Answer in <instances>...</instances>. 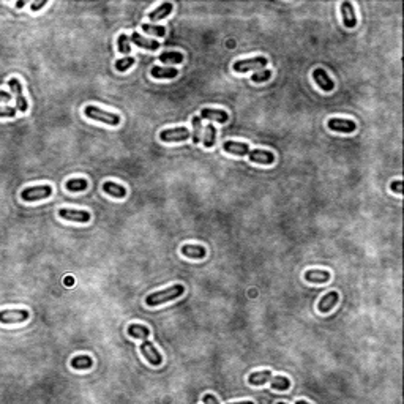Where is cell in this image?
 I'll return each mask as SVG.
<instances>
[{"label":"cell","instance_id":"20","mask_svg":"<svg viewBox=\"0 0 404 404\" xmlns=\"http://www.w3.org/2000/svg\"><path fill=\"white\" fill-rule=\"evenodd\" d=\"M179 75L177 68H164V66H153L152 76L157 79H172Z\"/></svg>","mask_w":404,"mask_h":404},{"label":"cell","instance_id":"21","mask_svg":"<svg viewBox=\"0 0 404 404\" xmlns=\"http://www.w3.org/2000/svg\"><path fill=\"white\" fill-rule=\"evenodd\" d=\"M305 280L308 283H327L330 280V273L325 270H306Z\"/></svg>","mask_w":404,"mask_h":404},{"label":"cell","instance_id":"9","mask_svg":"<svg viewBox=\"0 0 404 404\" xmlns=\"http://www.w3.org/2000/svg\"><path fill=\"white\" fill-rule=\"evenodd\" d=\"M59 217L68 221H76V223H89L90 213L85 210H73V208H60Z\"/></svg>","mask_w":404,"mask_h":404},{"label":"cell","instance_id":"26","mask_svg":"<svg viewBox=\"0 0 404 404\" xmlns=\"http://www.w3.org/2000/svg\"><path fill=\"white\" fill-rule=\"evenodd\" d=\"M160 62L163 63H182L183 62V54L177 51H169L160 56Z\"/></svg>","mask_w":404,"mask_h":404},{"label":"cell","instance_id":"25","mask_svg":"<svg viewBox=\"0 0 404 404\" xmlns=\"http://www.w3.org/2000/svg\"><path fill=\"white\" fill-rule=\"evenodd\" d=\"M87 186H89V182L85 179H70L66 182V190L71 191V193H76V191H84L87 190Z\"/></svg>","mask_w":404,"mask_h":404},{"label":"cell","instance_id":"22","mask_svg":"<svg viewBox=\"0 0 404 404\" xmlns=\"http://www.w3.org/2000/svg\"><path fill=\"white\" fill-rule=\"evenodd\" d=\"M270 379H272V371H258L248 376V382L251 385H264L265 382H270Z\"/></svg>","mask_w":404,"mask_h":404},{"label":"cell","instance_id":"1","mask_svg":"<svg viewBox=\"0 0 404 404\" xmlns=\"http://www.w3.org/2000/svg\"><path fill=\"white\" fill-rule=\"evenodd\" d=\"M128 335L131 338L141 340V352L147 359V362L152 363L153 366H160L163 363V357L157 351V347L152 344V341L149 340L150 336V328L145 327L142 324H131L128 327Z\"/></svg>","mask_w":404,"mask_h":404},{"label":"cell","instance_id":"8","mask_svg":"<svg viewBox=\"0 0 404 404\" xmlns=\"http://www.w3.org/2000/svg\"><path fill=\"white\" fill-rule=\"evenodd\" d=\"M8 85H10L11 92L15 93V97H16V109L21 111V112H25L27 109H29V103H27V100H25L24 93H22L21 82H19L16 78H13V79L8 81Z\"/></svg>","mask_w":404,"mask_h":404},{"label":"cell","instance_id":"4","mask_svg":"<svg viewBox=\"0 0 404 404\" xmlns=\"http://www.w3.org/2000/svg\"><path fill=\"white\" fill-rule=\"evenodd\" d=\"M268 60L265 57H253V59H245V60H237L234 62L232 68L237 73H246L250 70H261L265 68Z\"/></svg>","mask_w":404,"mask_h":404},{"label":"cell","instance_id":"32","mask_svg":"<svg viewBox=\"0 0 404 404\" xmlns=\"http://www.w3.org/2000/svg\"><path fill=\"white\" fill-rule=\"evenodd\" d=\"M134 65V59L133 57H125V59H120L116 62V70L117 71H126L128 68H131Z\"/></svg>","mask_w":404,"mask_h":404},{"label":"cell","instance_id":"7","mask_svg":"<svg viewBox=\"0 0 404 404\" xmlns=\"http://www.w3.org/2000/svg\"><path fill=\"white\" fill-rule=\"evenodd\" d=\"M27 309H2L0 311V324H18L29 319Z\"/></svg>","mask_w":404,"mask_h":404},{"label":"cell","instance_id":"41","mask_svg":"<svg viewBox=\"0 0 404 404\" xmlns=\"http://www.w3.org/2000/svg\"><path fill=\"white\" fill-rule=\"evenodd\" d=\"M65 283H66V284H68V286H71V284H73V280H71V277L66 278V281H65Z\"/></svg>","mask_w":404,"mask_h":404},{"label":"cell","instance_id":"11","mask_svg":"<svg viewBox=\"0 0 404 404\" xmlns=\"http://www.w3.org/2000/svg\"><path fill=\"white\" fill-rule=\"evenodd\" d=\"M328 128L338 133H354L355 131V122L352 120H344V119H330L328 120Z\"/></svg>","mask_w":404,"mask_h":404},{"label":"cell","instance_id":"23","mask_svg":"<svg viewBox=\"0 0 404 404\" xmlns=\"http://www.w3.org/2000/svg\"><path fill=\"white\" fill-rule=\"evenodd\" d=\"M172 8H174L172 3H163V5H160L157 10H153L152 13H149V18L152 19V21H160V19L169 16L172 13Z\"/></svg>","mask_w":404,"mask_h":404},{"label":"cell","instance_id":"33","mask_svg":"<svg viewBox=\"0 0 404 404\" xmlns=\"http://www.w3.org/2000/svg\"><path fill=\"white\" fill-rule=\"evenodd\" d=\"M272 76V71L270 70H264V71H259V73H254L251 76V81L253 82H265Z\"/></svg>","mask_w":404,"mask_h":404},{"label":"cell","instance_id":"5","mask_svg":"<svg viewBox=\"0 0 404 404\" xmlns=\"http://www.w3.org/2000/svg\"><path fill=\"white\" fill-rule=\"evenodd\" d=\"M190 136H191L190 128L177 126V128H169V130L161 131L160 139L163 142H182V141H186Z\"/></svg>","mask_w":404,"mask_h":404},{"label":"cell","instance_id":"37","mask_svg":"<svg viewBox=\"0 0 404 404\" xmlns=\"http://www.w3.org/2000/svg\"><path fill=\"white\" fill-rule=\"evenodd\" d=\"M46 3H48V0H43V2H33L30 8H32V11H38V10H41Z\"/></svg>","mask_w":404,"mask_h":404},{"label":"cell","instance_id":"13","mask_svg":"<svg viewBox=\"0 0 404 404\" xmlns=\"http://www.w3.org/2000/svg\"><path fill=\"white\" fill-rule=\"evenodd\" d=\"M338 302H340V294L336 292V291H332V292L325 294L324 297H322V299L319 300V305H318L319 313H328V311H332L333 306H335Z\"/></svg>","mask_w":404,"mask_h":404},{"label":"cell","instance_id":"30","mask_svg":"<svg viewBox=\"0 0 404 404\" xmlns=\"http://www.w3.org/2000/svg\"><path fill=\"white\" fill-rule=\"evenodd\" d=\"M142 30L145 33H150V35H155V37H164V33H166V29H164V25H150V24H142Z\"/></svg>","mask_w":404,"mask_h":404},{"label":"cell","instance_id":"34","mask_svg":"<svg viewBox=\"0 0 404 404\" xmlns=\"http://www.w3.org/2000/svg\"><path fill=\"white\" fill-rule=\"evenodd\" d=\"M16 112H18V109H16V107H11V106H5V107H0V117H8V119H15V117H16Z\"/></svg>","mask_w":404,"mask_h":404},{"label":"cell","instance_id":"42","mask_svg":"<svg viewBox=\"0 0 404 404\" xmlns=\"http://www.w3.org/2000/svg\"><path fill=\"white\" fill-rule=\"evenodd\" d=\"M295 404H309V403H308V401H305V400H299V401L295 403Z\"/></svg>","mask_w":404,"mask_h":404},{"label":"cell","instance_id":"17","mask_svg":"<svg viewBox=\"0 0 404 404\" xmlns=\"http://www.w3.org/2000/svg\"><path fill=\"white\" fill-rule=\"evenodd\" d=\"M130 41H133L134 44H138L139 48H144V49H149V51H153V49H158L160 48V43L157 41V40L144 38V37H141L138 32H134L133 35L130 37Z\"/></svg>","mask_w":404,"mask_h":404},{"label":"cell","instance_id":"18","mask_svg":"<svg viewBox=\"0 0 404 404\" xmlns=\"http://www.w3.org/2000/svg\"><path fill=\"white\" fill-rule=\"evenodd\" d=\"M182 254L191 259H204L205 258V248L199 245H183L182 246Z\"/></svg>","mask_w":404,"mask_h":404},{"label":"cell","instance_id":"16","mask_svg":"<svg viewBox=\"0 0 404 404\" xmlns=\"http://www.w3.org/2000/svg\"><path fill=\"white\" fill-rule=\"evenodd\" d=\"M224 150L231 155H237V157H245L250 153V145L245 142H235V141H227L224 142Z\"/></svg>","mask_w":404,"mask_h":404},{"label":"cell","instance_id":"38","mask_svg":"<svg viewBox=\"0 0 404 404\" xmlns=\"http://www.w3.org/2000/svg\"><path fill=\"white\" fill-rule=\"evenodd\" d=\"M10 100H11V95L8 92L0 90V101H10Z\"/></svg>","mask_w":404,"mask_h":404},{"label":"cell","instance_id":"35","mask_svg":"<svg viewBox=\"0 0 404 404\" xmlns=\"http://www.w3.org/2000/svg\"><path fill=\"white\" fill-rule=\"evenodd\" d=\"M390 188H392V191L396 193V194H401L403 193V182L401 180H395L390 183Z\"/></svg>","mask_w":404,"mask_h":404},{"label":"cell","instance_id":"2","mask_svg":"<svg viewBox=\"0 0 404 404\" xmlns=\"http://www.w3.org/2000/svg\"><path fill=\"white\" fill-rule=\"evenodd\" d=\"M183 292H185L183 286L174 284L171 287L164 289V291H157V292L150 294L149 297L145 299V303H147V306H158V305H161V303H167L171 300L179 299L180 295H183Z\"/></svg>","mask_w":404,"mask_h":404},{"label":"cell","instance_id":"43","mask_svg":"<svg viewBox=\"0 0 404 404\" xmlns=\"http://www.w3.org/2000/svg\"><path fill=\"white\" fill-rule=\"evenodd\" d=\"M278 404H286V403H278Z\"/></svg>","mask_w":404,"mask_h":404},{"label":"cell","instance_id":"6","mask_svg":"<svg viewBox=\"0 0 404 404\" xmlns=\"http://www.w3.org/2000/svg\"><path fill=\"white\" fill-rule=\"evenodd\" d=\"M52 194V188L49 185H41V186H29L22 191V199L25 202H33V201H41L49 198Z\"/></svg>","mask_w":404,"mask_h":404},{"label":"cell","instance_id":"24","mask_svg":"<svg viewBox=\"0 0 404 404\" xmlns=\"http://www.w3.org/2000/svg\"><path fill=\"white\" fill-rule=\"evenodd\" d=\"M270 387L273 390H278V392H286V390L291 388V381L284 376H272Z\"/></svg>","mask_w":404,"mask_h":404},{"label":"cell","instance_id":"19","mask_svg":"<svg viewBox=\"0 0 404 404\" xmlns=\"http://www.w3.org/2000/svg\"><path fill=\"white\" fill-rule=\"evenodd\" d=\"M103 191L106 194H109V196H112V198H117V199H122V198L126 196L125 186L114 183V182H104V183H103Z\"/></svg>","mask_w":404,"mask_h":404},{"label":"cell","instance_id":"36","mask_svg":"<svg viewBox=\"0 0 404 404\" xmlns=\"http://www.w3.org/2000/svg\"><path fill=\"white\" fill-rule=\"evenodd\" d=\"M202 401H204V404H220L218 400L215 398V396H213L212 393H205L204 398H202Z\"/></svg>","mask_w":404,"mask_h":404},{"label":"cell","instance_id":"28","mask_svg":"<svg viewBox=\"0 0 404 404\" xmlns=\"http://www.w3.org/2000/svg\"><path fill=\"white\" fill-rule=\"evenodd\" d=\"M215 141H217V128H215L213 123H208L205 126V136H204V145L207 149L215 145Z\"/></svg>","mask_w":404,"mask_h":404},{"label":"cell","instance_id":"27","mask_svg":"<svg viewBox=\"0 0 404 404\" xmlns=\"http://www.w3.org/2000/svg\"><path fill=\"white\" fill-rule=\"evenodd\" d=\"M93 365V360L89 355H79L71 360V366L75 369H89Z\"/></svg>","mask_w":404,"mask_h":404},{"label":"cell","instance_id":"29","mask_svg":"<svg viewBox=\"0 0 404 404\" xmlns=\"http://www.w3.org/2000/svg\"><path fill=\"white\" fill-rule=\"evenodd\" d=\"M191 123H193V133H191V139L194 144H199L201 142V133H202V125H201V117L199 116H194L191 119Z\"/></svg>","mask_w":404,"mask_h":404},{"label":"cell","instance_id":"40","mask_svg":"<svg viewBox=\"0 0 404 404\" xmlns=\"http://www.w3.org/2000/svg\"><path fill=\"white\" fill-rule=\"evenodd\" d=\"M24 5H25V2H22V0H21V2H18V3H16V8H22Z\"/></svg>","mask_w":404,"mask_h":404},{"label":"cell","instance_id":"15","mask_svg":"<svg viewBox=\"0 0 404 404\" xmlns=\"http://www.w3.org/2000/svg\"><path fill=\"white\" fill-rule=\"evenodd\" d=\"M248 157H250L251 161L259 163V164H273L275 163V155L268 150H259V149L250 150Z\"/></svg>","mask_w":404,"mask_h":404},{"label":"cell","instance_id":"31","mask_svg":"<svg viewBox=\"0 0 404 404\" xmlns=\"http://www.w3.org/2000/svg\"><path fill=\"white\" fill-rule=\"evenodd\" d=\"M117 46H119V51L122 52V54H125V57H126L128 54H130V51H131L130 37H126L125 33H122V35H120L119 40H117Z\"/></svg>","mask_w":404,"mask_h":404},{"label":"cell","instance_id":"14","mask_svg":"<svg viewBox=\"0 0 404 404\" xmlns=\"http://www.w3.org/2000/svg\"><path fill=\"white\" fill-rule=\"evenodd\" d=\"M201 119H207V120H215L218 123H226L227 122V112L223 109H210V107H204L199 114Z\"/></svg>","mask_w":404,"mask_h":404},{"label":"cell","instance_id":"3","mask_svg":"<svg viewBox=\"0 0 404 404\" xmlns=\"http://www.w3.org/2000/svg\"><path fill=\"white\" fill-rule=\"evenodd\" d=\"M84 114L89 119H92V120H97V122H103V123L111 125V126H117L120 123L119 114L103 111V109H100V107H97V106H87Z\"/></svg>","mask_w":404,"mask_h":404},{"label":"cell","instance_id":"12","mask_svg":"<svg viewBox=\"0 0 404 404\" xmlns=\"http://www.w3.org/2000/svg\"><path fill=\"white\" fill-rule=\"evenodd\" d=\"M341 16H343V24H344L347 29H354L357 25V16L354 11V5L351 2H343L341 3Z\"/></svg>","mask_w":404,"mask_h":404},{"label":"cell","instance_id":"39","mask_svg":"<svg viewBox=\"0 0 404 404\" xmlns=\"http://www.w3.org/2000/svg\"><path fill=\"white\" fill-rule=\"evenodd\" d=\"M229 404H254L253 401H240V403H229Z\"/></svg>","mask_w":404,"mask_h":404},{"label":"cell","instance_id":"10","mask_svg":"<svg viewBox=\"0 0 404 404\" xmlns=\"http://www.w3.org/2000/svg\"><path fill=\"white\" fill-rule=\"evenodd\" d=\"M313 79L316 81V84H318L324 92H332L335 89V82H333L332 79H330V76L327 75L325 70L316 68L313 71Z\"/></svg>","mask_w":404,"mask_h":404}]
</instances>
